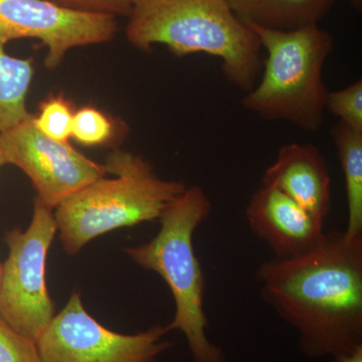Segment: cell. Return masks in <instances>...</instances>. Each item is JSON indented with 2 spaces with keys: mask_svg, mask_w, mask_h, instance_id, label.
Segmentation results:
<instances>
[{
  "mask_svg": "<svg viewBox=\"0 0 362 362\" xmlns=\"http://www.w3.org/2000/svg\"><path fill=\"white\" fill-rule=\"evenodd\" d=\"M256 280L305 356L335 358L362 346V235L325 233L306 254L262 264Z\"/></svg>",
  "mask_w": 362,
  "mask_h": 362,
  "instance_id": "6da1fadb",
  "label": "cell"
},
{
  "mask_svg": "<svg viewBox=\"0 0 362 362\" xmlns=\"http://www.w3.org/2000/svg\"><path fill=\"white\" fill-rule=\"evenodd\" d=\"M127 18L126 37L136 49L163 45L176 57L209 54L221 59L238 89L247 93L256 85L261 42L225 0H133Z\"/></svg>",
  "mask_w": 362,
  "mask_h": 362,
  "instance_id": "7a4b0ae2",
  "label": "cell"
},
{
  "mask_svg": "<svg viewBox=\"0 0 362 362\" xmlns=\"http://www.w3.org/2000/svg\"><path fill=\"white\" fill-rule=\"evenodd\" d=\"M211 207L204 188L187 187L159 218L160 230L156 237L125 249L135 264L156 272L168 284L175 314L166 327L185 334L194 362H228L223 349L206 335V281L194 247L195 230L209 218Z\"/></svg>",
  "mask_w": 362,
  "mask_h": 362,
  "instance_id": "3957f363",
  "label": "cell"
},
{
  "mask_svg": "<svg viewBox=\"0 0 362 362\" xmlns=\"http://www.w3.org/2000/svg\"><path fill=\"white\" fill-rule=\"evenodd\" d=\"M104 166L113 177L99 178L56 207L57 230L68 254H78L112 230L159 220L187 187L182 181L163 180L132 152L115 150Z\"/></svg>",
  "mask_w": 362,
  "mask_h": 362,
  "instance_id": "277c9868",
  "label": "cell"
},
{
  "mask_svg": "<svg viewBox=\"0 0 362 362\" xmlns=\"http://www.w3.org/2000/svg\"><path fill=\"white\" fill-rule=\"evenodd\" d=\"M266 51L263 75L242 100L247 110L268 120H284L300 129H320L328 90L322 71L333 39L318 23L291 30L246 25Z\"/></svg>",
  "mask_w": 362,
  "mask_h": 362,
  "instance_id": "5b68a950",
  "label": "cell"
},
{
  "mask_svg": "<svg viewBox=\"0 0 362 362\" xmlns=\"http://www.w3.org/2000/svg\"><path fill=\"white\" fill-rule=\"evenodd\" d=\"M57 230L52 209L35 199L28 230L14 228L6 235L8 257L2 265L0 317L35 341L54 316L45 285V261Z\"/></svg>",
  "mask_w": 362,
  "mask_h": 362,
  "instance_id": "8992f818",
  "label": "cell"
},
{
  "mask_svg": "<svg viewBox=\"0 0 362 362\" xmlns=\"http://www.w3.org/2000/svg\"><path fill=\"white\" fill-rule=\"evenodd\" d=\"M166 326L126 335L104 327L86 310L78 292L37 340L42 362H156L171 346Z\"/></svg>",
  "mask_w": 362,
  "mask_h": 362,
  "instance_id": "52a82bcc",
  "label": "cell"
},
{
  "mask_svg": "<svg viewBox=\"0 0 362 362\" xmlns=\"http://www.w3.org/2000/svg\"><path fill=\"white\" fill-rule=\"evenodd\" d=\"M33 115L0 133L6 164L21 168L32 180L37 199L54 209L71 195L106 176L102 164L93 161L69 142L54 141L35 127Z\"/></svg>",
  "mask_w": 362,
  "mask_h": 362,
  "instance_id": "ba28073f",
  "label": "cell"
},
{
  "mask_svg": "<svg viewBox=\"0 0 362 362\" xmlns=\"http://www.w3.org/2000/svg\"><path fill=\"white\" fill-rule=\"evenodd\" d=\"M117 30L116 16L109 14L73 11L49 0H0V40H40L49 70L71 49L111 42Z\"/></svg>",
  "mask_w": 362,
  "mask_h": 362,
  "instance_id": "9c48e42d",
  "label": "cell"
},
{
  "mask_svg": "<svg viewBox=\"0 0 362 362\" xmlns=\"http://www.w3.org/2000/svg\"><path fill=\"white\" fill-rule=\"evenodd\" d=\"M252 232L266 243L276 259H291L322 243L324 221L305 211L276 188L262 185L246 207Z\"/></svg>",
  "mask_w": 362,
  "mask_h": 362,
  "instance_id": "30bf717a",
  "label": "cell"
},
{
  "mask_svg": "<svg viewBox=\"0 0 362 362\" xmlns=\"http://www.w3.org/2000/svg\"><path fill=\"white\" fill-rule=\"evenodd\" d=\"M262 185L276 188L318 220L331 211V180L327 162L317 147L289 143L281 147L266 169Z\"/></svg>",
  "mask_w": 362,
  "mask_h": 362,
  "instance_id": "8fae6325",
  "label": "cell"
},
{
  "mask_svg": "<svg viewBox=\"0 0 362 362\" xmlns=\"http://www.w3.org/2000/svg\"><path fill=\"white\" fill-rule=\"evenodd\" d=\"M245 25L291 30L318 23L333 0H225Z\"/></svg>",
  "mask_w": 362,
  "mask_h": 362,
  "instance_id": "7c38bea8",
  "label": "cell"
},
{
  "mask_svg": "<svg viewBox=\"0 0 362 362\" xmlns=\"http://www.w3.org/2000/svg\"><path fill=\"white\" fill-rule=\"evenodd\" d=\"M0 40V133L30 115L26 99L35 74L32 59H20L6 52Z\"/></svg>",
  "mask_w": 362,
  "mask_h": 362,
  "instance_id": "4fadbf2b",
  "label": "cell"
},
{
  "mask_svg": "<svg viewBox=\"0 0 362 362\" xmlns=\"http://www.w3.org/2000/svg\"><path fill=\"white\" fill-rule=\"evenodd\" d=\"M344 175L349 235H362V132L338 122L331 129Z\"/></svg>",
  "mask_w": 362,
  "mask_h": 362,
  "instance_id": "5bb4252c",
  "label": "cell"
},
{
  "mask_svg": "<svg viewBox=\"0 0 362 362\" xmlns=\"http://www.w3.org/2000/svg\"><path fill=\"white\" fill-rule=\"evenodd\" d=\"M116 126L106 114L93 106L75 111L71 139L86 147L106 146L115 138Z\"/></svg>",
  "mask_w": 362,
  "mask_h": 362,
  "instance_id": "9a60e30c",
  "label": "cell"
},
{
  "mask_svg": "<svg viewBox=\"0 0 362 362\" xmlns=\"http://www.w3.org/2000/svg\"><path fill=\"white\" fill-rule=\"evenodd\" d=\"M73 104L63 95H52L40 104L39 113L33 123L42 134L54 141L69 142L73 124Z\"/></svg>",
  "mask_w": 362,
  "mask_h": 362,
  "instance_id": "2e32d148",
  "label": "cell"
},
{
  "mask_svg": "<svg viewBox=\"0 0 362 362\" xmlns=\"http://www.w3.org/2000/svg\"><path fill=\"white\" fill-rule=\"evenodd\" d=\"M326 109L337 116L340 123L362 132L361 78L344 89L328 93Z\"/></svg>",
  "mask_w": 362,
  "mask_h": 362,
  "instance_id": "e0dca14e",
  "label": "cell"
},
{
  "mask_svg": "<svg viewBox=\"0 0 362 362\" xmlns=\"http://www.w3.org/2000/svg\"><path fill=\"white\" fill-rule=\"evenodd\" d=\"M0 362H42L37 341L13 329L1 317Z\"/></svg>",
  "mask_w": 362,
  "mask_h": 362,
  "instance_id": "ac0fdd59",
  "label": "cell"
},
{
  "mask_svg": "<svg viewBox=\"0 0 362 362\" xmlns=\"http://www.w3.org/2000/svg\"><path fill=\"white\" fill-rule=\"evenodd\" d=\"M59 6L84 13L129 16L133 0H49Z\"/></svg>",
  "mask_w": 362,
  "mask_h": 362,
  "instance_id": "d6986e66",
  "label": "cell"
},
{
  "mask_svg": "<svg viewBox=\"0 0 362 362\" xmlns=\"http://www.w3.org/2000/svg\"><path fill=\"white\" fill-rule=\"evenodd\" d=\"M334 362H362V346L352 351L351 354L345 356L335 357Z\"/></svg>",
  "mask_w": 362,
  "mask_h": 362,
  "instance_id": "ffe728a7",
  "label": "cell"
},
{
  "mask_svg": "<svg viewBox=\"0 0 362 362\" xmlns=\"http://www.w3.org/2000/svg\"><path fill=\"white\" fill-rule=\"evenodd\" d=\"M6 157H4V151H2L1 145H0V168L1 166L6 165Z\"/></svg>",
  "mask_w": 362,
  "mask_h": 362,
  "instance_id": "44dd1931",
  "label": "cell"
},
{
  "mask_svg": "<svg viewBox=\"0 0 362 362\" xmlns=\"http://www.w3.org/2000/svg\"><path fill=\"white\" fill-rule=\"evenodd\" d=\"M1 279H2V265L0 264V287H1Z\"/></svg>",
  "mask_w": 362,
  "mask_h": 362,
  "instance_id": "7402d4cb",
  "label": "cell"
},
{
  "mask_svg": "<svg viewBox=\"0 0 362 362\" xmlns=\"http://www.w3.org/2000/svg\"><path fill=\"white\" fill-rule=\"evenodd\" d=\"M354 1L356 2V4H361V0H354Z\"/></svg>",
  "mask_w": 362,
  "mask_h": 362,
  "instance_id": "603a6c76",
  "label": "cell"
}]
</instances>
